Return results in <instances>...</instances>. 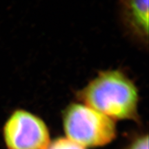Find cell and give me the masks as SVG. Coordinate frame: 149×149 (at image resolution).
<instances>
[{"instance_id": "obj_1", "label": "cell", "mask_w": 149, "mask_h": 149, "mask_svg": "<svg viewBox=\"0 0 149 149\" xmlns=\"http://www.w3.org/2000/svg\"><path fill=\"white\" fill-rule=\"evenodd\" d=\"M75 95L77 102L100 112L115 122H140L138 88L122 70H100L77 91Z\"/></svg>"}, {"instance_id": "obj_2", "label": "cell", "mask_w": 149, "mask_h": 149, "mask_svg": "<svg viewBox=\"0 0 149 149\" xmlns=\"http://www.w3.org/2000/svg\"><path fill=\"white\" fill-rule=\"evenodd\" d=\"M61 119L66 137L86 148L107 146L117 137L114 120L79 102L66 106Z\"/></svg>"}, {"instance_id": "obj_3", "label": "cell", "mask_w": 149, "mask_h": 149, "mask_svg": "<svg viewBox=\"0 0 149 149\" xmlns=\"http://www.w3.org/2000/svg\"><path fill=\"white\" fill-rule=\"evenodd\" d=\"M2 134L8 149H47L51 143L46 122L23 109L11 113L3 124Z\"/></svg>"}, {"instance_id": "obj_4", "label": "cell", "mask_w": 149, "mask_h": 149, "mask_svg": "<svg viewBox=\"0 0 149 149\" xmlns=\"http://www.w3.org/2000/svg\"><path fill=\"white\" fill-rule=\"evenodd\" d=\"M123 29L142 48L148 46V0H118Z\"/></svg>"}, {"instance_id": "obj_5", "label": "cell", "mask_w": 149, "mask_h": 149, "mask_svg": "<svg viewBox=\"0 0 149 149\" xmlns=\"http://www.w3.org/2000/svg\"><path fill=\"white\" fill-rule=\"evenodd\" d=\"M47 149H86L67 137H58L51 141Z\"/></svg>"}, {"instance_id": "obj_6", "label": "cell", "mask_w": 149, "mask_h": 149, "mask_svg": "<svg viewBox=\"0 0 149 149\" xmlns=\"http://www.w3.org/2000/svg\"><path fill=\"white\" fill-rule=\"evenodd\" d=\"M123 149H148V134L141 133L135 136Z\"/></svg>"}]
</instances>
